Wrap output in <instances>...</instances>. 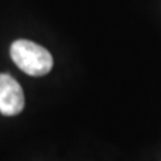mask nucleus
Here are the masks:
<instances>
[{"instance_id": "nucleus-2", "label": "nucleus", "mask_w": 161, "mask_h": 161, "mask_svg": "<svg viewBox=\"0 0 161 161\" xmlns=\"http://www.w3.org/2000/svg\"><path fill=\"white\" fill-rule=\"evenodd\" d=\"M24 109V92L11 75L0 73V112L6 116L18 115Z\"/></svg>"}, {"instance_id": "nucleus-1", "label": "nucleus", "mask_w": 161, "mask_h": 161, "mask_svg": "<svg viewBox=\"0 0 161 161\" xmlns=\"http://www.w3.org/2000/svg\"><path fill=\"white\" fill-rule=\"evenodd\" d=\"M11 57L19 69L30 76H43L52 69V55L31 40L19 39L11 45Z\"/></svg>"}]
</instances>
